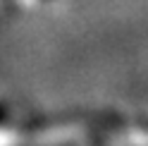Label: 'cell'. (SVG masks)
<instances>
[{"instance_id": "5b68a950", "label": "cell", "mask_w": 148, "mask_h": 146, "mask_svg": "<svg viewBox=\"0 0 148 146\" xmlns=\"http://www.w3.org/2000/svg\"><path fill=\"white\" fill-rule=\"evenodd\" d=\"M3 113H5V110H3V108H0V115H3Z\"/></svg>"}, {"instance_id": "277c9868", "label": "cell", "mask_w": 148, "mask_h": 146, "mask_svg": "<svg viewBox=\"0 0 148 146\" xmlns=\"http://www.w3.org/2000/svg\"><path fill=\"white\" fill-rule=\"evenodd\" d=\"M10 3L14 5V3H17V0H10ZM22 3H48V0H22Z\"/></svg>"}, {"instance_id": "6da1fadb", "label": "cell", "mask_w": 148, "mask_h": 146, "mask_svg": "<svg viewBox=\"0 0 148 146\" xmlns=\"http://www.w3.org/2000/svg\"><path fill=\"white\" fill-rule=\"evenodd\" d=\"M88 134L91 120L81 115H64L29 125L24 146H81Z\"/></svg>"}, {"instance_id": "3957f363", "label": "cell", "mask_w": 148, "mask_h": 146, "mask_svg": "<svg viewBox=\"0 0 148 146\" xmlns=\"http://www.w3.org/2000/svg\"><path fill=\"white\" fill-rule=\"evenodd\" d=\"M7 7H12V3H10V0H0V14H3Z\"/></svg>"}, {"instance_id": "7a4b0ae2", "label": "cell", "mask_w": 148, "mask_h": 146, "mask_svg": "<svg viewBox=\"0 0 148 146\" xmlns=\"http://www.w3.org/2000/svg\"><path fill=\"white\" fill-rule=\"evenodd\" d=\"M115 146H148V122H110Z\"/></svg>"}]
</instances>
